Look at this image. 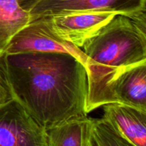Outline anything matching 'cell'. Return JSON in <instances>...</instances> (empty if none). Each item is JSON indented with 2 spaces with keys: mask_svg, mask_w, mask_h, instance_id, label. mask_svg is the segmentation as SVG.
I'll list each match as a JSON object with an SVG mask.
<instances>
[{
  "mask_svg": "<svg viewBox=\"0 0 146 146\" xmlns=\"http://www.w3.org/2000/svg\"><path fill=\"white\" fill-rule=\"evenodd\" d=\"M0 76L10 96L45 130L87 115V71L71 54H4L0 57Z\"/></svg>",
  "mask_w": 146,
  "mask_h": 146,
  "instance_id": "obj_1",
  "label": "cell"
},
{
  "mask_svg": "<svg viewBox=\"0 0 146 146\" xmlns=\"http://www.w3.org/2000/svg\"><path fill=\"white\" fill-rule=\"evenodd\" d=\"M87 114L108 103L110 86L129 67L146 61V30L128 14H117L87 40Z\"/></svg>",
  "mask_w": 146,
  "mask_h": 146,
  "instance_id": "obj_2",
  "label": "cell"
},
{
  "mask_svg": "<svg viewBox=\"0 0 146 146\" xmlns=\"http://www.w3.org/2000/svg\"><path fill=\"white\" fill-rule=\"evenodd\" d=\"M0 146H46V130L12 98L0 104Z\"/></svg>",
  "mask_w": 146,
  "mask_h": 146,
  "instance_id": "obj_3",
  "label": "cell"
},
{
  "mask_svg": "<svg viewBox=\"0 0 146 146\" xmlns=\"http://www.w3.org/2000/svg\"><path fill=\"white\" fill-rule=\"evenodd\" d=\"M21 52H58L69 54L86 69L87 57L82 49L54 34L43 18L30 21L14 36L5 54Z\"/></svg>",
  "mask_w": 146,
  "mask_h": 146,
  "instance_id": "obj_4",
  "label": "cell"
},
{
  "mask_svg": "<svg viewBox=\"0 0 146 146\" xmlns=\"http://www.w3.org/2000/svg\"><path fill=\"white\" fill-rule=\"evenodd\" d=\"M116 15L111 11H80L42 18L58 37L81 48Z\"/></svg>",
  "mask_w": 146,
  "mask_h": 146,
  "instance_id": "obj_5",
  "label": "cell"
},
{
  "mask_svg": "<svg viewBox=\"0 0 146 146\" xmlns=\"http://www.w3.org/2000/svg\"><path fill=\"white\" fill-rule=\"evenodd\" d=\"M146 0H40L29 12L31 21L80 11H111L130 14L145 9Z\"/></svg>",
  "mask_w": 146,
  "mask_h": 146,
  "instance_id": "obj_6",
  "label": "cell"
},
{
  "mask_svg": "<svg viewBox=\"0 0 146 146\" xmlns=\"http://www.w3.org/2000/svg\"><path fill=\"white\" fill-rule=\"evenodd\" d=\"M121 103L146 111V61L129 67L111 84L108 103Z\"/></svg>",
  "mask_w": 146,
  "mask_h": 146,
  "instance_id": "obj_7",
  "label": "cell"
},
{
  "mask_svg": "<svg viewBox=\"0 0 146 146\" xmlns=\"http://www.w3.org/2000/svg\"><path fill=\"white\" fill-rule=\"evenodd\" d=\"M103 118L135 146H146V111L121 103L103 106Z\"/></svg>",
  "mask_w": 146,
  "mask_h": 146,
  "instance_id": "obj_8",
  "label": "cell"
},
{
  "mask_svg": "<svg viewBox=\"0 0 146 146\" xmlns=\"http://www.w3.org/2000/svg\"><path fill=\"white\" fill-rule=\"evenodd\" d=\"M93 120L76 117L46 130V146H89Z\"/></svg>",
  "mask_w": 146,
  "mask_h": 146,
  "instance_id": "obj_9",
  "label": "cell"
},
{
  "mask_svg": "<svg viewBox=\"0 0 146 146\" xmlns=\"http://www.w3.org/2000/svg\"><path fill=\"white\" fill-rule=\"evenodd\" d=\"M30 21L29 12L21 8L17 0H0V57L14 36Z\"/></svg>",
  "mask_w": 146,
  "mask_h": 146,
  "instance_id": "obj_10",
  "label": "cell"
},
{
  "mask_svg": "<svg viewBox=\"0 0 146 146\" xmlns=\"http://www.w3.org/2000/svg\"><path fill=\"white\" fill-rule=\"evenodd\" d=\"M91 141L94 146H135L104 118L93 120Z\"/></svg>",
  "mask_w": 146,
  "mask_h": 146,
  "instance_id": "obj_11",
  "label": "cell"
},
{
  "mask_svg": "<svg viewBox=\"0 0 146 146\" xmlns=\"http://www.w3.org/2000/svg\"><path fill=\"white\" fill-rule=\"evenodd\" d=\"M11 98V97L10 96L8 89L6 87L4 80H3V78L0 76V104L8 101Z\"/></svg>",
  "mask_w": 146,
  "mask_h": 146,
  "instance_id": "obj_12",
  "label": "cell"
},
{
  "mask_svg": "<svg viewBox=\"0 0 146 146\" xmlns=\"http://www.w3.org/2000/svg\"><path fill=\"white\" fill-rule=\"evenodd\" d=\"M20 7L24 10L29 11L40 0H17Z\"/></svg>",
  "mask_w": 146,
  "mask_h": 146,
  "instance_id": "obj_13",
  "label": "cell"
},
{
  "mask_svg": "<svg viewBox=\"0 0 146 146\" xmlns=\"http://www.w3.org/2000/svg\"><path fill=\"white\" fill-rule=\"evenodd\" d=\"M89 146H94V145H93V144H92V143H91V142H90V144H89Z\"/></svg>",
  "mask_w": 146,
  "mask_h": 146,
  "instance_id": "obj_14",
  "label": "cell"
}]
</instances>
